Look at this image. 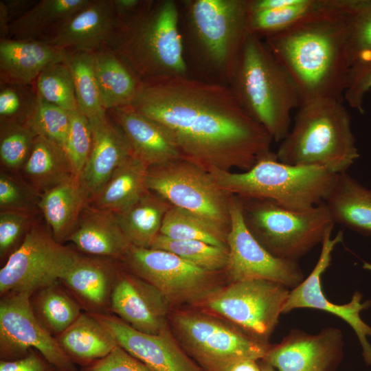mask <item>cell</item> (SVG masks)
Segmentation results:
<instances>
[{"instance_id": "cell-1", "label": "cell", "mask_w": 371, "mask_h": 371, "mask_svg": "<svg viewBox=\"0 0 371 371\" xmlns=\"http://www.w3.org/2000/svg\"><path fill=\"white\" fill-rule=\"evenodd\" d=\"M131 106L166 130L181 158L207 171H246L271 152L272 137L227 85L159 77L142 82Z\"/></svg>"}, {"instance_id": "cell-2", "label": "cell", "mask_w": 371, "mask_h": 371, "mask_svg": "<svg viewBox=\"0 0 371 371\" xmlns=\"http://www.w3.org/2000/svg\"><path fill=\"white\" fill-rule=\"evenodd\" d=\"M263 41L296 85L301 104L344 100L350 63L344 0H330L323 10Z\"/></svg>"}, {"instance_id": "cell-3", "label": "cell", "mask_w": 371, "mask_h": 371, "mask_svg": "<svg viewBox=\"0 0 371 371\" xmlns=\"http://www.w3.org/2000/svg\"><path fill=\"white\" fill-rule=\"evenodd\" d=\"M188 76L229 86L248 33V0L178 1Z\"/></svg>"}, {"instance_id": "cell-4", "label": "cell", "mask_w": 371, "mask_h": 371, "mask_svg": "<svg viewBox=\"0 0 371 371\" xmlns=\"http://www.w3.org/2000/svg\"><path fill=\"white\" fill-rule=\"evenodd\" d=\"M106 49L142 82L163 76H188L178 1L146 0L135 14L117 21Z\"/></svg>"}, {"instance_id": "cell-5", "label": "cell", "mask_w": 371, "mask_h": 371, "mask_svg": "<svg viewBox=\"0 0 371 371\" xmlns=\"http://www.w3.org/2000/svg\"><path fill=\"white\" fill-rule=\"evenodd\" d=\"M247 114L275 142L289 133L291 113L301 100L292 78L265 41L248 32L229 85Z\"/></svg>"}, {"instance_id": "cell-6", "label": "cell", "mask_w": 371, "mask_h": 371, "mask_svg": "<svg viewBox=\"0 0 371 371\" xmlns=\"http://www.w3.org/2000/svg\"><path fill=\"white\" fill-rule=\"evenodd\" d=\"M343 102L319 99L302 104L291 129L276 153L278 159L336 175L346 172L359 154L352 118Z\"/></svg>"}, {"instance_id": "cell-7", "label": "cell", "mask_w": 371, "mask_h": 371, "mask_svg": "<svg viewBox=\"0 0 371 371\" xmlns=\"http://www.w3.org/2000/svg\"><path fill=\"white\" fill-rule=\"evenodd\" d=\"M209 172L217 185L229 195L270 200L295 211H305L323 203L337 175L318 167L282 163L273 152L243 172L218 169Z\"/></svg>"}, {"instance_id": "cell-8", "label": "cell", "mask_w": 371, "mask_h": 371, "mask_svg": "<svg viewBox=\"0 0 371 371\" xmlns=\"http://www.w3.org/2000/svg\"><path fill=\"white\" fill-rule=\"evenodd\" d=\"M239 199L247 228L279 258L296 261L322 243L335 225L324 203L305 211H295L270 200Z\"/></svg>"}, {"instance_id": "cell-9", "label": "cell", "mask_w": 371, "mask_h": 371, "mask_svg": "<svg viewBox=\"0 0 371 371\" xmlns=\"http://www.w3.org/2000/svg\"><path fill=\"white\" fill-rule=\"evenodd\" d=\"M146 186L172 205L192 212L229 233L230 195L205 169L179 158L149 167Z\"/></svg>"}, {"instance_id": "cell-10", "label": "cell", "mask_w": 371, "mask_h": 371, "mask_svg": "<svg viewBox=\"0 0 371 371\" xmlns=\"http://www.w3.org/2000/svg\"><path fill=\"white\" fill-rule=\"evenodd\" d=\"M172 322L183 348L204 371H223L243 359L262 360L271 348L208 315L179 312Z\"/></svg>"}, {"instance_id": "cell-11", "label": "cell", "mask_w": 371, "mask_h": 371, "mask_svg": "<svg viewBox=\"0 0 371 371\" xmlns=\"http://www.w3.org/2000/svg\"><path fill=\"white\" fill-rule=\"evenodd\" d=\"M79 255L56 241L44 229L31 227L0 270V293L34 291L56 284Z\"/></svg>"}, {"instance_id": "cell-12", "label": "cell", "mask_w": 371, "mask_h": 371, "mask_svg": "<svg viewBox=\"0 0 371 371\" xmlns=\"http://www.w3.org/2000/svg\"><path fill=\"white\" fill-rule=\"evenodd\" d=\"M289 294L284 285L267 280L232 282L208 300V308L267 344Z\"/></svg>"}, {"instance_id": "cell-13", "label": "cell", "mask_w": 371, "mask_h": 371, "mask_svg": "<svg viewBox=\"0 0 371 371\" xmlns=\"http://www.w3.org/2000/svg\"><path fill=\"white\" fill-rule=\"evenodd\" d=\"M230 228L227 234L226 271L232 282L267 280L292 287L303 280L296 261L277 258L269 252L247 228L240 199L229 196Z\"/></svg>"}, {"instance_id": "cell-14", "label": "cell", "mask_w": 371, "mask_h": 371, "mask_svg": "<svg viewBox=\"0 0 371 371\" xmlns=\"http://www.w3.org/2000/svg\"><path fill=\"white\" fill-rule=\"evenodd\" d=\"M122 260L132 273L155 286L168 303L200 299L212 284L213 272L164 250L132 246Z\"/></svg>"}, {"instance_id": "cell-15", "label": "cell", "mask_w": 371, "mask_h": 371, "mask_svg": "<svg viewBox=\"0 0 371 371\" xmlns=\"http://www.w3.org/2000/svg\"><path fill=\"white\" fill-rule=\"evenodd\" d=\"M30 295L27 292L10 293L3 295L1 301V355H14L34 348L61 371H73L69 355L36 317Z\"/></svg>"}, {"instance_id": "cell-16", "label": "cell", "mask_w": 371, "mask_h": 371, "mask_svg": "<svg viewBox=\"0 0 371 371\" xmlns=\"http://www.w3.org/2000/svg\"><path fill=\"white\" fill-rule=\"evenodd\" d=\"M332 229L325 235L322 242L319 258L306 279L293 288L284 306L282 313L298 308H311L327 311L346 322L356 333L362 347V355L367 365H371V345L367 337H371V327L360 317V311L369 308L370 301L361 302L362 295L356 291L348 304L338 305L328 300L322 292L321 276L329 267L332 251L335 245L343 240V232L339 231L331 238Z\"/></svg>"}, {"instance_id": "cell-17", "label": "cell", "mask_w": 371, "mask_h": 371, "mask_svg": "<svg viewBox=\"0 0 371 371\" xmlns=\"http://www.w3.org/2000/svg\"><path fill=\"white\" fill-rule=\"evenodd\" d=\"M94 317L112 334L117 344L152 371H204L174 339L166 326L159 333L138 331L117 317Z\"/></svg>"}, {"instance_id": "cell-18", "label": "cell", "mask_w": 371, "mask_h": 371, "mask_svg": "<svg viewBox=\"0 0 371 371\" xmlns=\"http://www.w3.org/2000/svg\"><path fill=\"white\" fill-rule=\"evenodd\" d=\"M110 304L121 320L142 333L156 335L167 326L168 302L155 286L133 273L117 274Z\"/></svg>"}, {"instance_id": "cell-19", "label": "cell", "mask_w": 371, "mask_h": 371, "mask_svg": "<svg viewBox=\"0 0 371 371\" xmlns=\"http://www.w3.org/2000/svg\"><path fill=\"white\" fill-rule=\"evenodd\" d=\"M341 354L340 331L328 328L315 335H290L271 347L262 361L278 371H335Z\"/></svg>"}, {"instance_id": "cell-20", "label": "cell", "mask_w": 371, "mask_h": 371, "mask_svg": "<svg viewBox=\"0 0 371 371\" xmlns=\"http://www.w3.org/2000/svg\"><path fill=\"white\" fill-rule=\"evenodd\" d=\"M117 25L113 0H92L38 41L65 49L95 52L107 47Z\"/></svg>"}, {"instance_id": "cell-21", "label": "cell", "mask_w": 371, "mask_h": 371, "mask_svg": "<svg viewBox=\"0 0 371 371\" xmlns=\"http://www.w3.org/2000/svg\"><path fill=\"white\" fill-rule=\"evenodd\" d=\"M92 146L80 181L88 200L95 196L132 151L121 128L106 113L88 118Z\"/></svg>"}, {"instance_id": "cell-22", "label": "cell", "mask_w": 371, "mask_h": 371, "mask_svg": "<svg viewBox=\"0 0 371 371\" xmlns=\"http://www.w3.org/2000/svg\"><path fill=\"white\" fill-rule=\"evenodd\" d=\"M111 111L128 142L132 155L148 167L181 158L173 139L157 122L131 105Z\"/></svg>"}, {"instance_id": "cell-23", "label": "cell", "mask_w": 371, "mask_h": 371, "mask_svg": "<svg viewBox=\"0 0 371 371\" xmlns=\"http://www.w3.org/2000/svg\"><path fill=\"white\" fill-rule=\"evenodd\" d=\"M66 52L38 40L1 39V83L28 85L48 66L65 62Z\"/></svg>"}, {"instance_id": "cell-24", "label": "cell", "mask_w": 371, "mask_h": 371, "mask_svg": "<svg viewBox=\"0 0 371 371\" xmlns=\"http://www.w3.org/2000/svg\"><path fill=\"white\" fill-rule=\"evenodd\" d=\"M67 240L87 254L121 259L133 246L115 213L87 205Z\"/></svg>"}, {"instance_id": "cell-25", "label": "cell", "mask_w": 371, "mask_h": 371, "mask_svg": "<svg viewBox=\"0 0 371 371\" xmlns=\"http://www.w3.org/2000/svg\"><path fill=\"white\" fill-rule=\"evenodd\" d=\"M323 203L335 224L371 235V189L347 172L337 175Z\"/></svg>"}, {"instance_id": "cell-26", "label": "cell", "mask_w": 371, "mask_h": 371, "mask_svg": "<svg viewBox=\"0 0 371 371\" xmlns=\"http://www.w3.org/2000/svg\"><path fill=\"white\" fill-rule=\"evenodd\" d=\"M87 200L80 179L75 177L41 194L38 205L56 241L67 240L72 233Z\"/></svg>"}, {"instance_id": "cell-27", "label": "cell", "mask_w": 371, "mask_h": 371, "mask_svg": "<svg viewBox=\"0 0 371 371\" xmlns=\"http://www.w3.org/2000/svg\"><path fill=\"white\" fill-rule=\"evenodd\" d=\"M93 53L95 73L103 109L111 111L131 105L142 82L109 49Z\"/></svg>"}, {"instance_id": "cell-28", "label": "cell", "mask_w": 371, "mask_h": 371, "mask_svg": "<svg viewBox=\"0 0 371 371\" xmlns=\"http://www.w3.org/2000/svg\"><path fill=\"white\" fill-rule=\"evenodd\" d=\"M149 167L131 155L113 172L100 192L89 201L94 207L118 212L148 191Z\"/></svg>"}, {"instance_id": "cell-29", "label": "cell", "mask_w": 371, "mask_h": 371, "mask_svg": "<svg viewBox=\"0 0 371 371\" xmlns=\"http://www.w3.org/2000/svg\"><path fill=\"white\" fill-rule=\"evenodd\" d=\"M171 205L161 196L148 190L115 214L133 246L150 248L159 234L164 216Z\"/></svg>"}, {"instance_id": "cell-30", "label": "cell", "mask_w": 371, "mask_h": 371, "mask_svg": "<svg viewBox=\"0 0 371 371\" xmlns=\"http://www.w3.org/2000/svg\"><path fill=\"white\" fill-rule=\"evenodd\" d=\"M117 274L107 260L79 256L61 280L83 302L97 308L110 299Z\"/></svg>"}, {"instance_id": "cell-31", "label": "cell", "mask_w": 371, "mask_h": 371, "mask_svg": "<svg viewBox=\"0 0 371 371\" xmlns=\"http://www.w3.org/2000/svg\"><path fill=\"white\" fill-rule=\"evenodd\" d=\"M91 1H38L23 15L11 23L8 38L40 40L61 22L89 5Z\"/></svg>"}, {"instance_id": "cell-32", "label": "cell", "mask_w": 371, "mask_h": 371, "mask_svg": "<svg viewBox=\"0 0 371 371\" xmlns=\"http://www.w3.org/2000/svg\"><path fill=\"white\" fill-rule=\"evenodd\" d=\"M23 168L31 187L41 194L74 177L64 148L38 135Z\"/></svg>"}, {"instance_id": "cell-33", "label": "cell", "mask_w": 371, "mask_h": 371, "mask_svg": "<svg viewBox=\"0 0 371 371\" xmlns=\"http://www.w3.org/2000/svg\"><path fill=\"white\" fill-rule=\"evenodd\" d=\"M62 348L69 355L82 360L101 359L118 345L112 334L94 317L80 314L60 334Z\"/></svg>"}, {"instance_id": "cell-34", "label": "cell", "mask_w": 371, "mask_h": 371, "mask_svg": "<svg viewBox=\"0 0 371 371\" xmlns=\"http://www.w3.org/2000/svg\"><path fill=\"white\" fill-rule=\"evenodd\" d=\"M329 2L330 0H284L280 7L249 12L247 30L263 40L323 10Z\"/></svg>"}, {"instance_id": "cell-35", "label": "cell", "mask_w": 371, "mask_h": 371, "mask_svg": "<svg viewBox=\"0 0 371 371\" xmlns=\"http://www.w3.org/2000/svg\"><path fill=\"white\" fill-rule=\"evenodd\" d=\"M344 4L350 76L371 67V0H344Z\"/></svg>"}, {"instance_id": "cell-36", "label": "cell", "mask_w": 371, "mask_h": 371, "mask_svg": "<svg viewBox=\"0 0 371 371\" xmlns=\"http://www.w3.org/2000/svg\"><path fill=\"white\" fill-rule=\"evenodd\" d=\"M66 50L65 63L72 76L78 110L88 118L105 115L95 73L94 53Z\"/></svg>"}, {"instance_id": "cell-37", "label": "cell", "mask_w": 371, "mask_h": 371, "mask_svg": "<svg viewBox=\"0 0 371 371\" xmlns=\"http://www.w3.org/2000/svg\"><path fill=\"white\" fill-rule=\"evenodd\" d=\"M159 234L175 240H200L228 248V234L201 216L173 205L164 216Z\"/></svg>"}, {"instance_id": "cell-38", "label": "cell", "mask_w": 371, "mask_h": 371, "mask_svg": "<svg viewBox=\"0 0 371 371\" xmlns=\"http://www.w3.org/2000/svg\"><path fill=\"white\" fill-rule=\"evenodd\" d=\"M150 248L169 251L192 265L210 272L226 269L228 248L200 240H175L159 234Z\"/></svg>"}, {"instance_id": "cell-39", "label": "cell", "mask_w": 371, "mask_h": 371, "mask_svg": "<svg viewBox=\"0 0 371 371\" xmlns=\"http://www.w3.org/2000/svg\"><path fill=\"white\" fill-rule=\"evenodd\" d=\"M35 84L36 94L47 102L69 112L78 109L72 76L65 62L46 67Z\"/></svg>"}, {"instance_id": "cell-40", "label": "cell", "mask_w": 371, "mask_h": 371, "mask_svg": "<svg viewBox=\"0 0 371 371\" xmlns=\"http://www.w3.org/2000/svg\"><path fill=\"white\" fill-rule=\"evenodd\" d=\"M37 308L48 331L62 333L80 315L79 306L54 284L41 289Z\"/></svg>"}, {"instance_id": "cell-41", "label": "cell", "mask_w": 371, "mask_h": 371, "mask_svg": "<svg viewBox=\"0 0 371 371\" xmlns=\"http://www.w3.org/2000/svg\"><path fill=\"white\" fill-rule=\"evenodd\" d=\"M69 124V111L47 102L36 94L32 113L23 124L36 136H42L65 150Z\"/></svg>"}, {"instance_id": "cell-42", "label": "cell", "mask_w": 371, "mask_h": 371, "mask_svg": "<svg viewBox=\"0 0 371 371\" xmlns=\"http://www.w3.org/2000/svg\"><path fill=\"white\" fill-rule=\"evenodd\" d=\"M36 135L25 124L1 122L0 159L11 170L23 168L27 160Z\"/></svg>"}, {"instance_id": "cell-43", "label": "cell", "mask_w": 371, "mask_h": 371, "mask_svg": "<svg viewBox=\"0 0 371 371\" xmlns=\"http://www.w3.org/2000/svg\"><path fill=\"white\" fill-rule=\"evenodd\" d=\"M92 146L88 117L78 109L70 111V124L65 146L74 176L80 179Z\"/></svg>"}, {"instance_id": "cell-44", "label": "cell", "mask_w": 371, "mask_h": 371, "mask_svg": "<svg viewBox=\"0 0 371 371\" xmlns=\"http://www.w3.org/2000/svg\"><path fill=\"white\" fill-rule=\"evenodd\" d=\"M36 93L34 94L27 85L1 83V122H16L24 124L34 108Z\"/></svg>"}, {"instance_id": "cell-45", "label": "cell", "mask_w": 371, "mask_h": 371, "mask_svg": "<svg viewBox=\"0 0 371 371\" xmlns=\"http://www.w3.org/2000/svg\"><path fill=\"white\" fill-rule=\"evenodd\" d=\"M37 192L5 172L0 175V207L1 210L27 212ZM28 213V212H27Z\"/></svg>"}, {"instance_id": "cell-46", "label": "cell", "mask_w": 371, "mask_h": 371, "mask_svg": "<svg viewBox=\"0 0 371 371\" xmlns=\"http://www.w3.org/2000/svg\"><path fill=\"white\" fill-rule=\"evenodd\" d=\"M30 221L27 212L1 210L0 213V254L4 257L14 251L19 241L29 231ZM9 255V256H10Z\"/></svg>"}, {"instance_id": "cell-47", "label": "cell", "mask_w": 371, "mask_h": 371, "mask_svg": "<svg viewBox=\"0 0 371 371\" xmlns=\"http://www.w3.org/2000/svg\"><path fill=\"white\" fill-rule=\"evenodd\" d=\"M87 371H152L140 360L117 345L105 357L99 359Z\"/></svg>"}, {"instance_id": "cell-48", "label": "cell", "mask_w": 371, "mask_h": 371, "mask_svg": "<svg viewBox=\"0 0 371 371\" xmlns=\"http://www.w3.org/2000/svg\"><path fill=\"white\" fill-rule=\"evenodd\" d=\"M371 89V67L349 76L344 100L360 113H364V98Z\"/></svg>"}, {"instance_id": "cell-49", "label": "cell", "mask_w": 371, "mask_h": 371, "mask_svg": "<svg viewBox=\"0 0 371 371\" xmlns=\"http://www.w3.org/2000/svg\"><path fill=\"white\" fill-rule=\"evenodd\" d=\"M0 371H45L42 360L34 354L17 360L0 363Z\"/></svg>"}, {"instance_id": "cell-50", "label": "cell", "mask_w": 371, "mask_h": 371, "mask_svg": "<svg viewBox=\"0 0 371 371\" xmlns=\"http://www.w3.org/2000/svg\"><path fill=\"white\" fill-rule=\"evenodd\" d=\"M146 0H113L117 20L128 18L142 8Z\"/></svg>"}, {"instance_id": "cell-51", "label": "cell", "mask_w": 371, "mask_h": 371, "mask_svg": "<svg viewBox=\"0 0 371 371\" xmlns=\"http://www.w3.org/2000/svg\"><path fill=\"white\" fill-rule=\"evenodd\" d=\"M11 22L27 12L38 1L34 0H3Z\"/></svg>"}, {"instance_id": "cell-52", "label": "cell", "mask_w": 371, "mask_h": 371, "mask_svg": "<svg viewBox=\"0 0 371 371\" xmlns=\"http://www.w3.org/2000/svg\"><path fill=\"white\" fill-rule=\"evenodd\" d=\"M223 371H262V369L256 360L243 359L230 363Z\"/></svg>"}, {"instance_id": "cell-53", "label": "cell", "mask_w": 371, "mask_h": 371, "mask_svg": "<svg viewBox=\"0 0 371 371\" xmlns=\"http://www.w3.org/2000/svg\"><path fill=\"white\" fill-rule=\"evenodd\" d=\"M5 5L3 0L0 1V40L8 38L9 29L11 24Z\"/></svg>"}, {"instance_id": "cell-54", "label": "cell", "mask_w": 371, "mask_h": 371, "mask_svg": "<svg viewBox=\"0 0 371 371\" xmlns=\"http://www.w3.org/2000/svg\"><path fill=\"white\" fill-rule=\"evenodd\" d=\"M263 362V364L260 366L262 371H276L274 368H273L271 366L265 361Z\"/></svg>"}]
</instances>
